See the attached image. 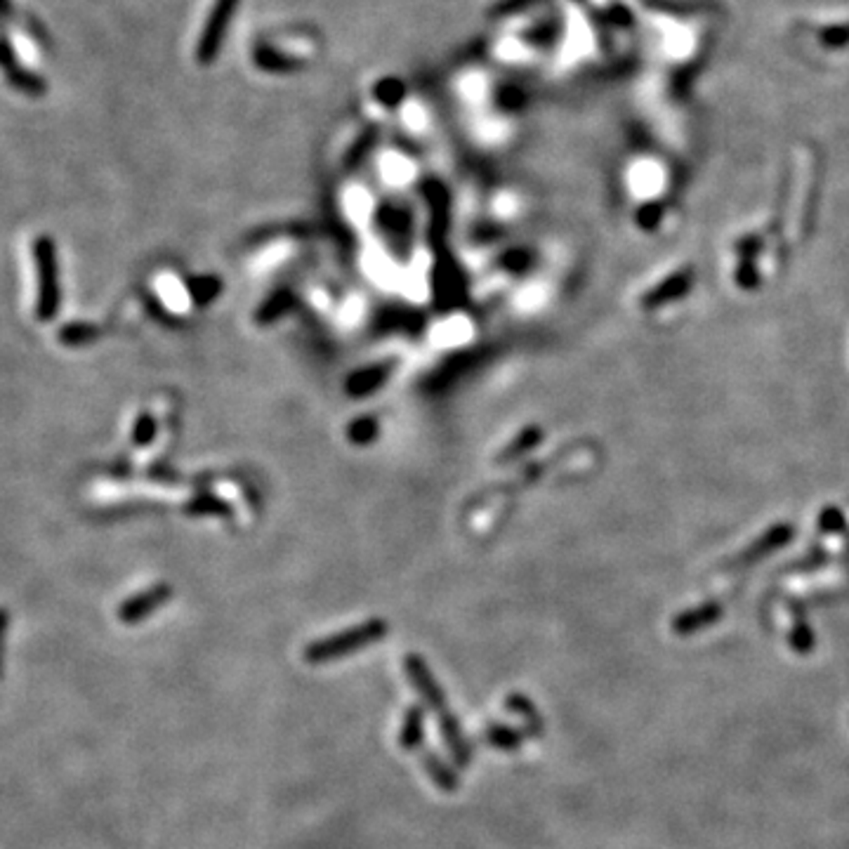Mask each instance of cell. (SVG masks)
Masks as SVG:
<instances>
[{
	"instance_id": "obj_17",
	"label": "cell",
	"mask_w": 849,
	"mask_h": 849,
	"mask_svg": "<svg viewBox=\"0 0 849 849\" xmlns=\"http://www.w3.org/2000/svg\"><path fill=\"white\" fill-rule=\"evenodd\" d=\"M7 628H10V613H7V609L0 607V672H3V656H5Z\"/></svg>"
},
{
	"instance_id": "obj_2",
	"label": "cell",
	"mask_w": 849,
	"mask_h": 849,
	"mask_svg": "<svg viewBox=\"0 0 849 849\" xmlns=\"http://www.w3.org/2000/svg\"><path fill=\"white\" fill-rule=\"evenodd\" d=\"M385 632H387V623H385V620H368V623L359 625V628H352V630L347 632L328 637L324 642L312 644V647L307 649V659L312 660V663H321V660H330L336 659V656L349 654V651H356V649L380 639Z\"/></svg>"
},
{
	"instance_id": "obj_8",
	"label": "cell",
	"mask_w": 849,
	"mask_h": 849,
	"mask_svg": "<svg viewBox=\"0 0 849 849\" xmlns=\"http://www.w3.org/2000/svg\"><path fill=\"white\" fill-rule=\"evenodd\" d=\"M290 307H293V293L290 290H277V293L267 298L265 305L259 307L258 314H255V321L259 326L274 324L277 318H281L283 314L288 312Z\"/></svg>"
},
{
	"instance_id": "obj_5",
	"label": "cell",
	"mask_w": 849,
	"mask_h": 849,
	"mask_svg": "<svg viewBox=\"0 0 849 849\" xmlns=\"http://www.w3.org/2000/svg\"><path fill=\"white\" fill-rule=\"evenodd\" d=\"M389 373H392V361H387V364L368 366V368H364V371L352 373V376H349V380H347V385H345V389H347L349 396L359 399V396L371 395V392H376L380 385H385V380L389 377Z\"/></svg>"
},
{
	"instance_id": "obj_6",
	"label": "cell",
	"mask_w": 849,
	"mask_h": 849,
	"mask_svg": "<svg viewBox=\"0 0 849 849\" xmlns=\"http://www.w3.org/2000/svg\"><path fill=\"white\" fill-rule=\"evenodd\" d=\"M253 62L258 64V69L269 71V73H288V71H298L305 66L298 57L278 53V50H274L271 45H265V43L255 45Z\"/></svg>"
},
{
	"instance_id": "obj_3",
	"label": "cell",
	"mask_w": 849,
	"mask_h": 849,
	"mask_svg": "<svg viewBox=\"0 0 849 849\" xmlns=\"http://www.w3.org/2000/svg\"><path fill=\"white\" fill-rule=\"evenodd\" d=\"M241 0H215L212 10L208 15L203 31L196 43V62L200 66H210L220 54V47L224 43V35L229 31L231 19H234L236 10H239Z\"/></svg>"
},
{
	"instance_id": "obj_10",
	"label": "cell",
	"mask_w": 849,
	"mask_h": 849,
	"mask_svg": "<svg viewBox=\"0 0 849 849\" xmlns=\"http://www.w3.org/2000/svg\"><path fill=\"white\" fill-rule=\"evenodd\" d=\"M404 94H406V88H404V83L399 78H383V81H377L373 85V97L383 106H387V109L401 104Z\"/></svg>"
},
{
	"instance_id": "obj_12",
	"label": "cell",
	"mask_w": 849,
	"mask_h": 849,
	"mask_svg": "<svg viewBox=\"0 0 849 849\" xmlns=\"http://www.w3.org/2000/svg\"><path fill=\"white\" fill-rule=\"evenodd\" d=\"M156 439V418L151 413H142L132 427V444L135 446H149Z\"/></svg>"
},
{
	"instance_id": "obj_9",
	"label": "cell",
	"mask_w": 849,
	"mask_h": 849,
	"mask_svg": "<svg viewBox=\"0 0 849 849\" xmlns=\"http://www.w3.org/2000/svg\"><path fill=\"white\" fill-rule=\"evenodd\" d=\"M187 290L194 298L196 305H208V302L218 298L220 290H222V283L215 277H194L187 281Z\"/></svg>"
},
{
	"instance_id": "obj_16",
	"label": "cell",
	"mask_w": 849,
	"mask_h": 849,
	"mask_svg": "<svg viewBox=\"0 0 849 849\" xmlns=\"http://www.w3.org/2000/svg\"><path fill=\"white\" fill-rule=\"evenodd\" d=\"M187 512H191V514H199V512H203V514H224V512H227V507H224L220 501H215L212 495H208V498H199V501L191 503V505L187 507Z\"/></svg>"
},
{
	"instance_id": "obj_11",
	"label": "cell",
	"mask_w": 849,
	"mask_h": 849,
	"mask_svg": "<svg viewBox=\"0 0 849 849\" xmlns=\"http://www.w3.org/2000/svg\"><path fill=\"white\" fill-rule=\"evenodd\" d=\"M347 436H349V442L356 444V446H366V444H371L377 436V420L368 418V415H366V418L354 420V423L347 427Z\"/></svg>"
},
{
	"instance_id": "obj_4",
	"label": "cell",
	"mask_w": 849,
	"mask_h": 849,
	"mask_svg": "<svg viewBox=\"0 0 849 849\" xmlns=\"http://www.w3.org/2000/svg\"><path fill=\"white\" fill-rule=\"evenodd\" d=\"M171 597H172V588H168V585H163V583L153 585V588L144 590V592H140V595L125 600L123 604H121V609H118V619L128 625L140 623L142 619H147L149 613L156 611V609H159L161 604H165Z\"/></svg>"
},
{
	"instance_id": "obj_7",
	"label": "cell",
	"mask_w": 849,
	"mask_h": 849,
	"mask_svg": "<svg viewBox=\"0 0 849 849\" xmlns=\"http://www.w3.org/2000/svg\"><path fill=\"white\" fill-rule=\"evenodd\" d=\"M102 336V330L94 324H85V321H73L59 328V342L66 347H85L90 342H94Z\"/></svg>"
},
{
	"instance_id": "obj_1",
	"label": "cell",
	"mask_w": 849,
	"mask_h": 849,
	"mask_svg": "<svg viewBox=\"0 0 849 849\" xmlns=\"http://www.w3.org/2000/svg\"><path fill=\"white\" fill-rule=\"evenodd\" d=\"M34 262L38 274V300H35V318L53 321L62 307V283H59L57 246L50 236L34 239Z\"/></svg>"
},
{
	"instance_id": "obj_15",
	"label": "cell",
	"mask_w": 849,
	"mask_h": 849,
	"mask_svg": "<svg viewBox=\"0 0 849 849\" xmlns=\"http://www.w3.org/2000/svg\"><path fill=\"white\" fill-rule=\"evenodd\" d=\"M376 132H377L376 128L366 130V135L361 137V140L356 142V144H354V147H352V153H349L347 161H345V165H347V168H352V165L359 163V161L364 159L366 153H368V149H371V144H373V142H376Z\"/></svg>"
},
{
	"instance_id": "obj_14",
	"label": "cell",
	"mask_w": 849,
	"mask_h": 849,
	"mask_svg": "<svg viewBox=\"0 0 849 849\" xmlns=\"http://www.w3.org/2000/svg\"><path fill=\"white\" fill-rule=\"evenodd\" d=\"M536 442H538V430H524L522 434H519L517 442H512L505 448V451H503L501 460L517 458L519 454H524V448H531Z\"/></svg>"
},
{
	"instance_id": "obj_13",
	"label": "cell",
	"mask_w": 849,
	"mask_h": 849,
	"mask_svg": "<svg viewBox=\"0 0 849 849\" xmlns=\"http://www.w3.org/2000/svg\"><path fill=\"white\" fill-rule=\"evenodd\" d=\"M533 3H536V0H498V3H495V5L489 10V17H493V19L510 17V15H514V12L526 10V7L533 5Z\"/></svg>"
}]
</instances>
